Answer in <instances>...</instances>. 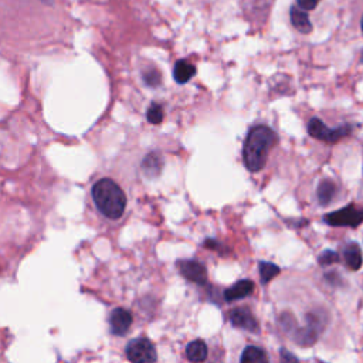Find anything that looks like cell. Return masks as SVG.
<instances>
[{
	"label": "cell",
	"mask_w": 363,
	"mask_h": 363,
	"mask_svg": "<svg viewBox=\"0 0 363 363\" xmlns=\"http://www.w3.org/2000/svg\"><path fill=\"white\" fill-rule=\"evenodd\" d=\"M275 142L277 135L271 128L257 125L250 129L243 145V162L250 172H259L263 169Z\"/></svg>",
	"instance_id": "1"
},
{
	"label": "cell",
	"mask_w": 363,
	"mask_h": 363,
	"mask_svg": "<svg viewBox=\"0 0 363 363\" xmlns=\"http://www.w3.org/2000/svg\"><path fill=\"white\" fill-rule=\"evenodd\" d=\"M93 199L98 210L108 218H120L127 207L124 190L111 179H101L93 187Z\"/></svg>",
	"instance_id": "2"
},
{
	"label": "cell",
	"mask_w": 363,
	"mask_h": 363,
	"mask_svg": "<svg viewBox=\"0 0 363 363\" xmlns=\"http://www.w3.org/2000/svg\"><path fill=\"white\" fill-rule=\"evenodd\" d=\"M324 221L333 227H357L363 223V207L349 205L324 216Z\"/></svg>",
	"instance_id": "3"
},
{
	"label": "cell",
	"mask_w": 363,
	"mask_h": 363,
	"mask_svg": "<svg viewBox=\"0 0 363 363\" xmlns=\"http://www.w3.org/2000/svg\"><path fill=\"white\" fill-rule=\"evenodd\" d=\"M351 132H352L351 125H342L339 128H328L318 118H313L308 124V133L313 138L319 139V141H324L328 144H337L338 141H341L342 138L348 136Z\"/></svg>",
	"instance_id": "4"
},
{
	"label": "cell",
	"mask_w": 363,
	"mask_h": 363,
	"mask_svg": "<svg viewBox=\"0 0 363 363\" xmlns=\"http://www.w3.org/2000/svg\"><path fill=\"white\" fill-rule=\"evenodd\" d=\"M127 357L132 363H155L158 359L153 344L147 338H138L127 345Z\"/></svg>",
	"instance_id": "5"
},
{
	"label": "cell",
	"mask_w": 363,
	"mask_h": 363,
	"mask_svg": "<svg viewBox=\"0 0 363 363\" xmlns=\"http://www.w3.org/2000/svg\"><path fill=\"white\" fill-rule=\"evenodd\" d=\"M324 314H318V313H313L306 318L308 321V325L305 328L297 329L295 333V342L301 346H311L317 342L318 339V335L322 332L324 326H325V319H324Z\"/></svg>",
	"instance_id": "6"
},
{
	"label": "cell",
	"mask_w": 363,
	"mask_h": 363,
	"mask_svg": "<svg viewBox=\"0 0 363 363\" xmlns=\"http://www.w3.org/2000/svg\"><path fill=\"white\" fill-rule=\"evenodd\" d=\"M176 266L186 280L199 286L207 283V270L202 263L196 260H179Z\"/></svg>",
	"instance_id": "7"
},
{
	"label": "cell",
	"mask_w": 363,
	"mask_h": 363,
	"mask_svg": "<svg viewBox=\"0 0 363 363\" xmlns=\"http://www.w3.org/2000/svg\"><path fill=\"white\" fill-rule=\"evenodd\" d=\"M230 322L236 328L245 329L248 332L257 333L260 331L259 321L253 315V313L250 311L247 306H239V308H234L230 311Z\"/></svg>",
	"instance_id": "8"
},
{
	"label": "cell",
	"mask_w": 363,
	"mask_h": 363,
	"mask_svg": "<svg viewBox=\"0 0 363 363\" xmlns=\"http://www.w3.org/2000/svg\"><path fill=\"white\" fill-rule=\"evenodd\" d=\"M132 325V315L129 311L124 308H117L109 315V328L111 332L117 337H122L128 332V329Z\"/></svg>",
	"instance_id": "9"
},
{
	"label": "cell",
	"mask_w": 363,
	"mask_h": 363,
	"mask_svg": "<svg viewBox=\"0 0 363 363\" xmlns=\"http://www.w3.org/2000/svg\"><path fill=\"white\" fill-rule=\"evenodd\" d=\"M254 290V284L253 281L250 280H241L239 283H236L233 287L227 288L225 291V299L227 302H233V301H239L243 299L245 297H248L251 292Z\"/></svg>",
	"instance_id": "10"
},
{
	"label": "cell",
	"mask_w": 363,
	"mask_h": 363,
	"mask_svg": "<svg viewBox=\"0 0 363 363\" xmlns=\"http://www.w3.org/2000/svg\"><path fill=\"white\" fill-rule=\"evenodd\" d=\"M162 167H163V160L158 152L148 153L142 160V172L149 179L158 178L162 172Z\"/></svg>",
	"instance_id": "11"
},
{
	"label": "cell",
	"mask_w": 363,
	"mask_h": 363,
	"mask_svg": "<svg viewBox=\"0 0 363 363\" xmlns=\"http://www.w3.org/2000/svg\"><path fill=\"white\" fill-rule=\"evenodd\" d=\"M344 261L346 267L352 271H357L362 267V250L356 243H349L344 248Z\"/></svg>",
	"instance_id": "12"
},
{
	"label": "cell",
	"mask_w": 363,
	"mask_h": 363,
	"mask_svg": "<svg viewBox=\"0 0 363 363\" xmlns=\"http://www.w3.org/2000/svg\"><path fill=\"white\" fill-rule=\"evenodd\" d=\"M291 21L295 29L304 35H308L313 32V23L310 21L308 15L297 6H292L291 9Z\"/></svg>",
	"instance_id": "13"
},
{
	"label": "cell",
	"mask_w": 363,
	"mask_h": 363,
	"mask_svg": "<svg viewBox=\"0 0 363 363\" xmlns=\"http://www.w3.org/2000/svg\"><path fill=\"white\" fill-rule=\"evenodd\" d=\"M338 193V187L337 185H335L332 180L329 179H324L319 186H318V201H319V205L321 206H328L333 202L335 196H337Z\"/></svg>",
	"instance_id": "14"
},
{
	"label": "cell",
	"mask_w": 363,
	"mask_h": 363,
	"mask_svg": "<svg viewBox=\"0 0 363 363\" xmlns=\"http://www.w3.org/2000/svg\"><path fill=\"white\" fill-rule=\"evenodd\" d=\"M196 74V67L186 60H179L174 67V78L178 84H186Z\"/></svg>",
	"instance_id": "15"
},
{
	"label": "cell",
	"mask_w": 363,
	"mask_h": 363,
	"mask_svg": "<svg viewBox=\"0 0 363 363\" xmlns=\"http://www.w3.org/2000/svg\"><path fill=\"white\" fill-rule=\"evenodd\" d=\"M186 357L190 362L201 363L207 357V345L202 339H196L187 345L186 348Z\"/></svg>",
	"instance_id": "16"
},
{
	"label": "cell",
	"mask_w": 363,
	"mask_h": 363,
	"mask_svg": "<svg viewBox=\"0 0 363 363\" xmlns=\"http://www.w3.org/2000/svg\"><path fill=\"white\" fill-rule=\"evenodd\" d=\"M240 363H270L267 352L257 346H247L243 353Z\"/></svg>",
	"instance_id": "17"
},
{
	"label": "cell",
	"mask_w": 363,
	"mask_h": 363,
	"mask_svg": "<svg viewBox=\"0 0 363 363\" xmlns=\"http://www.w3.org/2000/svg\"><path fill=\"white\" fill-rule=\"evenodd\" d=\"M259 268H260V278H261L263 284H268L272 278H275L278 274H280V267L272 263L260 261Z\"/></svg>",
	"instance_id": "18"
},
{
	"label": "cell",
	"mask_w": 363,
	"mask_h": 363,
	"mask_svg": "<svg viewBox=\"0 0 363 363\" xmlns=\"http://www.w3.org/2000/svg\"><path fill=\"white\" fill-rule=\"evenodd\" d=\"M163 117H165V114H163L162 105H159V104H156V102H152V104L149 105L148 111H147V120H148L151 124L156 125V124H160V122L163 121Z\"/></svg>",
	"instance_id": "19"
},
{
	"label": "cell",
	"mask_w": 363,
	"mask_h": 363,
	"mask_svg": "<svg viewBox=\"0 0 363 363\" xmlns=\"http://www.w3.org/2000/svg\"><path fill=\"white\" fill-rule=\"evenodd\" d=\"M142 78L145 81L147 86L149 87H159L160 82H162V75L160 73L156 70V68H149V70H145L144 74H142Z\"/></svg>",
	"instance_id": "20"
},
{
	"label": "cell",
	"mask_w": 363,
	"mask_h": 363,
	"mask_svg": "<svg viewBox=\"0 0 363 363\" xmlns=\"http://www.w3.org/2000/svg\"><path fill=\"white\" fill-rule=\"evenodd\" d=\"M338 261H339L338 253H335V251H332V250H325L324 253L318 257V263H319V266H322V267L335 264V263H338Z\"/></svg>",
	"instance_id": "21"
},
{
	"label": "cell",
	"mask_w": 363,
	"mask_h": 363,
	"mask_svg": "<svg viewBox=\"0 0 363 363\" xmlns=\"http://www.w3.org/2000/svg\"><path fill=\"white\" fill-rule=\"evenodd\" d=\"M319 2L321 0H297V8H299L304 12L314 10V9H317Z\"/></svg>",
	"instance_id": "22"
},
{
	"label": "cell",
	"mask_w": 363,
	"mask_h": 363,
	"mask_svg": "<svg viewBox=\"0 0 363 363\" xmlns=\"http://www.w3.org/2000/svg\"><path fill=\"white\" fill-rule=\"evenodd\" d=\"M281 363H299V360L287 349H281Z\"/></svg>",
	"instance_id": "23"
},
{
	"label": "cell",
	"mask_w": 363,
	"mask_h": 363,
	"mask_svg": "<svg viewBox=\"0 0 363 363\" xmlns=\"http://www.w3.org/2000/svg\"><path fill=\"white\" fill-rule=\"evenodd\" d=\"M362 30H363V17H362Z\"/></svg>",
	"instance_id": "24"
},
{
	"label": "cell",
	"mask_w": 363,
	"mask_h": 363,
	"mask_svg": "<svg viewBox=\"0 0 363 363\" xmlns=\"http://www.w3.org/2000/svg\"><path fill=\"white\" fill-rule=\"evenodd\" d=\"M362 62H363V55H362Z\"/></svg>",
	"instance_id": "25"
}]
</instances>
